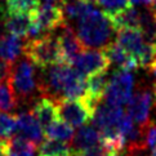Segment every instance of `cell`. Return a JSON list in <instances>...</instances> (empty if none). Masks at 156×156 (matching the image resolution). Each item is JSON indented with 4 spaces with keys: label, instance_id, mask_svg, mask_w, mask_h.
Masks as SVG:
<instances>
[{
    "label": "cell",
    "instance_id": "obj_1",
    "mask_svg": "<svg viewBox=\"0 0 156 156\" xmlns=\"http://www.w3.org/2000/svg\"><path fill=\"white\" fill-rule=\"evenodd\" d=\"M39 92L54 102L62 99H83L87 92V79L67 63L40 69Z\"/></svg>",
    "mask_w": 156,
    "mask_h": 156
},
{
    "label": "cell",
    "instance_id": "obj_2",
    "mask_svg": "<svg viewBox=\"0 0 156 156\" xmlns=\"http://www.w3.org/2000/svg\"><path fill=\"white\" fill-rule=\"evenodd\" d=\"M114 26L103 12L93 7L76 22V35L83 47L90 49L106 48L111 44Z\"/></svg>",
    "mask_w": 156,
    "mask_h": 156
},
{
    "label": "cell",
    "instance_id": "obj_3",
    "mask_svg": "<svg viewBox=\"0 0 156 156\" xmlns=\"http://www.w3.org/2000/svg\"><path fill=\"white\" fill-rule=\"evenodd\" d=\"M23 53L27 59L40 69L63 63L58 39L52 34L27 40L23 47Z\"/></svg>",
    "mask_w": 156,
    "mask_h": 156
},
{
    "label": "cell",
    "instance_id": "obj_4",
    "mask_svg": "<svg viewBox=\"0 0 156 156\" xmlns=\"http://www.w3.org/2000/svg\"><path fill=\"white\" fill-rule=\"evenodd\" d=\"M9 84L20 101H31L35 99V96L40 94L39 92V75L36 74L35 65L27 58L13 67Z\"/></svg>",
    "mask_w": 156,
    "mask_h": 156
},
{
    "label": "cell",
    "instance_id": "obj_5",
    "mask_svg": "<svg viewBox=\"0 0 156 156\" xmlns=\"http://www.w3.org/2000/svg\"><path fill=\"white\" fill-rule=\"evenodd\" d=\"M136 79L130 71H120L114 72L110 77L108 85L105 93V103L114 107H120L129 103L130 98L134 93Z\"/></svg>",
    "mask_w": 156,
    "mask_h": 156
},
{
    "label": "cell",
    "instance_id": "obj_6",
    "mask_svg": "<svg viewBox=\"0 0 156 156\" xmlns=\"http://www.w3.org/2000/svg\"><path fill=\"white\" fill-rule=\"evenodd\" d=\"M57 111L59 120L65 121L72 128H80L93 118L94 111L85 99H62L57 101Z\"/></svg>",
    "mask_w": 156,
    "mask_h": 156
},
{
    "label": "cell",
    "instance_id": "obj_7",
    "mask_svg": "<svg viewBox=\"0 0 156 156\" xmlns=\"http://www.w3.org/2000/svg\"><path fill=\"white\" fill-rule=\"evenodd\" d=\"M154 102V93L148 88H139L134 92L129 103L126 105V114L137 126L146 128L150 124V114H151Z\"/></svg>",
    "mask_w": 156,
    "mask_h": 156
},
{
    "label": "cell",
    "instance_id": "obj_8",
    "mask_svg": "<svg viewBox=\"0 0 156 156\" xmlns=\"http://www.w3.org/2000/svg\"><path fill=\"white\" fill-rule=\"evenodd\" d=\"M70 66H72L80 75L88 77L97 72L107 71L110 62L101 49H84Z\"/></svg>",
    "mask_w": 156,
    "mask_h": 156
},
{
    "label": "cell",
    "instance_id": "obj_9",
    "mask_svg": "<svg viewBox=\"0 0 156 156\" xmlns=\"http://www.w3.org/2000/svg\"><path fill=\"white\" fill-rule=\"evenodd\" d=\"M32 22L43 35L51 34L58 27H62L65 22V14L62 10V4H41L36 12L32 14Z\"/></svg>",
    "mask_w": 156,
    "mask_h": 156
},
{
    "label": "cell",
    "instance_id": "obj_10",
    "mask_svg": "<svg viewBox=\"0 0 156 156\" xmlns=\"http://www.w3.org/2000/svg\"><path fill=\"white\" fill-rule=\"evenodd\" d=\"M57 39L61 48V53H62L63 63L70 65L77 55L84 51V47H83L81 41L77 37L76 32L67 22L61 27V32L58 34Z\"/></svg>",
    "mask_w": 156,
    "mask_h": 156
},
{
    "label": "cell",
    "instance_id": "obj_11",
    "mask_svg": "<svg viewBox=\"0 0 156 156\" xmlns=\"http://www.w3.org/2000/svg\"><path fill=\"white\" fill-rule=\"evenodd\" d=\"M71 142H72L71 146L72 151H74V154H77L102 144V138H101V133L98 132L96 126L85 124L80 126L76 130V133H74V138H72Z\"/></svg>",
    "mask_w": 156,
    "mask_h": 156
},
{
    "label": "cell",
    "instance_id": "obj_12",
    "mask_svg": "<svg viewBox=\"0 0 156 156\" xmlns=\"http://www.w3.org/2000/svg\"><path fill=\"white\" fill-rule=\"evenodd\" d=\"M17 133L35 144H40L45 136L43 128L31 112H21L17 115Z\"/></svg>",
    "mask_w": 156,
    "mask_h": 156
},
{
    "label": "cell",
    "instance_id": "obj_13",
    "mask_svg": "<svg viewBox=\"0 0 156 156\" xmlns=\"http://www.w3.org/2000/svg\"><path fill=\"white\" fill-rule=\"evenodd\" d=\"M31 114L34 115V118L37 120V122L40 124V126L44 130L48 129L54 121H57L59 119L55 102L53 99H49L45 97L35 99Z\"/></svg>",
    "mask_w": 156,
    "mask_h": 156
},
{
    "label": "cell",
    "instance_id": "obj_14",
    "mask_svg": "<svg viewBox=\"0 0 156 156\" xmlns=\"http://www.w3.org/2000/svg\"><path fill=\"white\" fill-rule=\"evenodd\" d=\"M102 52L108 59L110 65L116 66L120 71H132L138 67L136 59L128 54L122 48H120L116 43L108 44L107 47L102 49Z\"/></svg>",
    "mask_w": 156,
    "mask_h": 156
},
{
    "label": "cell",
    "instance_id": "obj_15",
    "mask_svg": "<svg viewBox=\"0 0 156 156\" xmlns=\"http://www.w3.org/2000/svg\"><path fill=\"white\" fill-rule=\"evenodd\" d=\"M3 25L7 34L18 37H27L32 26V14L3 13Z\"/></svg>",
    "mask_w": 156,
    "mask_h": 156
},
{
    "label": "cell",
    "instance_id": "obj_16",
    "mask_svg": "<svg viewBox=\"0 0 156 156\" xmlns=\"http://www.w3.org/2000/svg\"><path fill=\"white\" fill-rule=\"evenodd\" d=\"M25 44L21 37L10 34H0V59L10 65L23 53Z\"/></svg>",
    "mask_w": 156,
    "mask_h": 156
},
{
    "label": "cell",
    "instance_id": "obj_17",
    "mask_svg": "<svg viewBox=\"0 0 156 156\" xmlns=\"http://www.w3.org/2000/svg\"><path fill=\"white\" fill-rule=\"evenodd\" d=\"M116 31L120 30H139L141 23V10L129 7L114 16H107Z\"/></svg>",
    "mask_w": 156,
    "mask_h": 156
},
{
    "label": "cell",
    "instance_id": "obj_18",
    "mask_svg": "<svg viewBox=\"0 0 156 156\" xmlns=\"http://www.w3.org/2000/svg\"><path fill=\"white\" fill-rule=\"evenodd\" d=\"M36 144L21 136H13L7 141L8 156H35Z\"/></svg>",
    "mask_w": 156,
    "mask_h": 156
},
{
    "label": "cell",
    "instance_id": "obj_19",
    "mask_svg": "<svg viewBox=\"0 0 156 156\" xmlns=\"http://www.w3.org/2000/svg\"><path fill=\"white\" fill-rule=\"evenodd\" d=\"M39 156H74L69 143L45 138L39 147Z\"/></svg>",
    "mask_w": 156,
    "mask_h": 156
},
{
    "label": "cell",
    "instance_id": "obj_20",
    "mask_svg": "<svg viewBox=\"0 0 156 156\" xmlns=\"http://www.w3.org/2000/svg\"><path fill=\"white\" fill-rule=\"evenodd\" d=\"M92 7H93V4L87 3L84 0H65L62 3L65 22L66 21L77 22Z\"/></svg>",
    "mask_w": 156,
    "mask_h": 156
},
{
    "label": "cell",
    "instance_id": "obj_21",
    "mask_svg": "<svg viewBox=\"0 0 156 156\" xmlns=\"http://www.w3.org/2000/svg\"><path fill=\"white\" fill-rule=\"evenodd\" d=\"M45 132V137L48 139H54V141H61V142H71L74 138V128L66 124L62 120H57L44 130Z\"/></svg>",
    "mask_w": 156,
    "mask_h": 156
},
{
    "label": "cell",
    "instance_id": "obj_22",
    "mask_svg": "<svg viewBox=\"0 0 156 156\" xmlns=\"http://www.w3.org/2000/svg\"><path fill=\"white\" fill-rule=\"evenodd\" d=\"M139 31L143 35L144 40L156 45V14L150 10H141V23Z\"/></svg>",
    "mask_w": 156,
    "mask_h": 156
},
{
    "label": "cell",
    "instance_id": "obj_23",
    "mask_svg": "<svg viewBox=\"0 0 156 156\" xmlns=\"http://www.w3.org/2000/svg\"><path fill=\"white\" fill-rule=\"evenodd\" d=\"M5 10L10 14H34L39 8V0H4Z\"/></svg>",
    "mask_w": 156,
    "mask_h": 156
},
{
    "label": "cell",
    "instance_id": "obj_24",
    "mask_svg": "<svg viewBox=\"0 0 156 156\" xmlns=\"http://www.w3.org/2000/svg\"><path fill=\"white\" fill-rule=\"evenodd\" d=\"M18 106V99L16 97L12 87L9 84V80L7 83L0 84V114H8Z\"/></svg>",
    "mask_w": 156,
    "mask_h": 156
},
{
    "label": "cell",
    "instance_id": "obj_25",
    "mask_svg": "<svg viewBox=\"0 0 156 156\" xmlns=\"http://www.w3.org/2000/svg\"><path fill=\"white\" fill-rule=\"evenodd\" d=\"M17 132V116L10 114H0V139L8 141Z\"/></svg>",
    "mask_w": 156,
    "mask_h": 156
},
{
    "label": "cell",
    "instance_id": "obj_26",
    "mask_svg": "<svg viewBox=\"0 0 156 156\" xmlns=\"http://www.w3.org/2000/svg\"><path fill=\"white\" fill-rule=\"evenodd\" d=\"M97 4L103 9V13L106 16H114L132 7L128 0H98Z\"/></svg>",
    "mask_w": 156,
    "mask_h": 156
},
{
    "label": "cell",
    "instance_id": "obj_27",
    "mask_svg": "<svg viewBox=\"0 0 156 156\" xmlns=\"http://www.w3.org/2000/svg\"><path fill=\"white\" fill-rule=\"evenodd\" d=\"M144 146L150 150L151 155L150 156H156V125L148 124L144 132Z\"/></svg>",
    "mask_w": 156,
    "mask_h": 156
},
{
    "label": "cell",
    "instance_id": "obj_28",
    "mask_svg": "<svg viewBox=\"0 0 156 156\" xmlns=\"http://www.w3.org/2000/svg\"><path fill=\"white\" fill-rule=\"evenodd\" d=\"M120 152L112 151V150H110L108 147H106L105 144H99V146L90 148V150H87V151L74 154V156H118Z\"/></svg>",
    "mask_w": 156,
    "mask_h": 156
},
{
    "label": "cell",
    "instance_id": "obj_29",
    "mask_svg": "<svg viewBox=\"0 0 156 156\" xmlns=\"http://www.w3.org/2000/svg\"><path fill=\"white\" fill-rule=\"evenodd\" d=\"M12 70H13V65H10L8 62H4V61L0 59V84L7 83L10 79Z\"/></svg>",
    "mask_w": 156,
    "mask_h": 156
},
{
    "label": "cell",
    "instance_id": "obj_30",
    "mask_svg": "<svg viewBox=\"0 0 156 156\" xmlns=\"http://www.w3.org/2000/svg\"><path fill=\"white\" fill-rule=\"evenodd\" d=\"M128 2L132 4H134V5H146V7L150 8V5H151L152 3V0H128Z\"/></svg>",
    "mask_w": 156,
    "mask_h": 156
},
{
    "label": "cell",
    "instance_id": "obj_31",
    "mask_svg": "<svg viewBox=\"0 0 156 156\" xmlns=\"http://www.w3.org/2000/svg\"><path fill=\"white\" fill-rule=\"evenodd\" d=\"M0 156H8L7 154V141L0 139Z\"/></svg>",
    "mask_w": 156,
    "mask_h": 156
},
{
    "label": "cell",
    "instance_id": "obj_32",
    "mask_svg": "<svg viewBox=\"0 0 156 156\" xmlns=\"http://www.w3.org/2000/svg\"><path fill=\"white\" fill-rule=\"evenodd\" d=\"M148 70H150V72H151L152 76H154V88H156V58H155L154 63L151 65V67H150Z\"/></svg>",
    "mask_w": 156,
    "mask_h": 156
},
{
    "label": "cell",
    "instance_id": "obj_33",
    "mask_svg": "<svg viewBox=\"0 0 156 156\" xmlns=\"http://www.w3.org/2000/svg\"><path fill=\"white\" fill-rule=\"evenodd\" d=\"M44 2V4H58L59 5V3L62 4L65 0H43Z\"/></svg>",
    "mask_w": 156,
    "mask_h": 156
},
{
    "label": "cell",
    "instance_id": "obj_34",
    "mask_svg": "<svg viewBox=\"0 0 156 156\" xmlns=\"http://www.w3.org/2000/svg\"><path fill=\"white\" fill-rule=\"evenodd\" d=\"M150 9L152 10V12L156 14V0H152V3H151V5H150Z\"/></svg>",
    "mask_w": 156,
    "mask_h": 156
},
{
    "label": "cell",
    "instance_id": "obj_35",
    "mask_svg": "<svg viewBox=\"0 0 156 156\" xmlns=\"http://www.w3.org/2000/svg\"><path fill=\"white\" fill-rule=\"evenodd\" d=\"M84 2H87V3H90V4H92V3H96V4H97L98 0H84Z\"/></svg>",
    "mask_w": 156,
    "mask_h": 156
},
{
    "label": "cell",
    "instance_id": "obj_36",
    "mask_svg": "<svg viewBox=\"0 0 156 156\" xmlns=\"http://www.w3.org/2000/svg\"><path fill=\"white\" fill-rule=\"evenodd\" d=\"M118 156H120V155H118Z\"/></svg>",
    "mask_w": 156,
    "mask_h": 156
}]
</instances>
